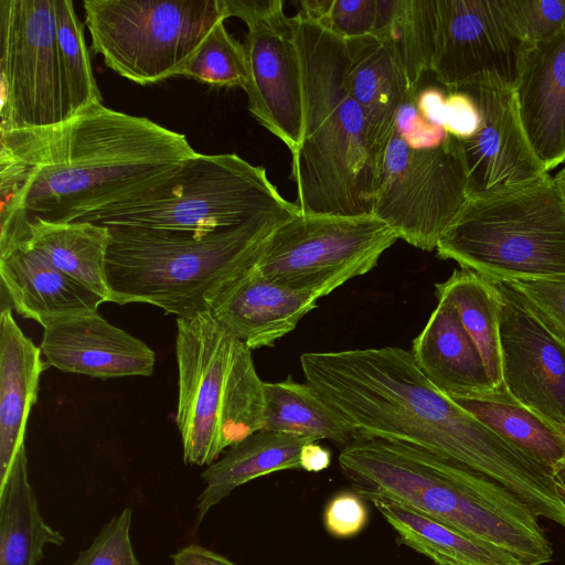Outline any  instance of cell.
Segmentation results:
<instances>
[{"mask_svg": "<svg viewBox=\"0 0 565 565\" xmlns=\"http://www.w3.org/2000/svg\"><path fill=\"white\" fill-rule=\"evenodd\" d=\"M302 79V135L290 179L303 214H373L380 170L345 82V41L292 17Z\"/></svg>", "mask_w": 565, "mask_h": 565, "instance_id": "obj_4", "label": "cell"}, {"mask_svg": "<svg viewBox=\"0 0 565 565\" xmlns=\"http://www.w3.org/2000/svg\"><path fill=\"white\" fill-rule=\"evenodd\" d=\"M0 131L72 117L56 42L54 0H0Z\"/></svg>", "mask_w": 565, "mask_h": 565, "instance_id": "obj_12", "label": "cell"}, {"mask_svg": "<svg viewBox=\"0 0 565 565\" xmlns=\"http://www.w3.org/2000/svg\"><path fill=\"white\" fill-rule=\"evenodd\" d=\"M54 11L60 66L73 117L92 105L100 104L102 94L73 1L54 0Z\"/></svg>", "mask_w": 565, "mask_h": 565, "instance_id": "obj_32", "label": "cell"}, {"mask_svg": "<svg viewBox=\"0 0 565 565\" xmlns=\"http://www.w3.org/2000/svg\"><path fill=\"white\" fill-rule=\"evenodd\" d=\"M553 180L565 205V166L553 177Z\"/></svg>", "mask_w": 565, "mask_h": 565, "instance_id": "obj_45", "label": "cell"}, {"mask_svg": "<svg viewBox=\"0 0 565 565\" xmlns=\"http://www.w3.org/2000/svg\"><path fill=\"white\" fill-rule=\"evenodd\" d=\"M446 95L437 88L418 90L417 107L420 115L430 124L443 127V110Z\"/></svg>", "mask_w": 565, "mask_h": 565, "instance_id": "obj_42", "label": "cell"}, {"mask_svg": "<svg viewBox=\"0 0 565 565\" xmlns=\"http://www.w3.org/2000/svg\"><path fill=\"white\" fill-rule=\"evenodd\" d=\"M436 252L493 280L565 277V205L553 177L469 198Z\"/></svg>", "mask_w": 565, "mask_h": 565, "instance_id": "obj_7", "label": "cell"}, {"mask_svg": "<svg viewBox=\"0 0 565 565\" xmlns=\"http://www.w3.org/2000/svg\"><path fill=\"white\" fill-rule=\"evenodd\" d=\"M457 92L475 102L479 126L460 140L469 198L512 191L548 175L523 129L513 86L483 75Z\"/></svg>", "mask_w": 565, "mask_h": 565, "instance_id": "obj_14", "label": "cell"}, {"mask_svg": "<svg viewBox=\"0 0 565 565\" xmlns=\"http://www.w3.org/2000/svg\"><path fill=\"white\" fill-rule=\"evenodd\" d=\"M47 365L40 347L22 332L11 308L4 307L0 315V483L14 460L26 454L28 419Z\"/></svg>", "mask_w": 565, "mask_h": 565, "instance_id": "obj_22", "label": "cell"}, {"mask_svg": "<svg viewBox=\"0 0 565 565\" xmlns=\"http://www.w3.org/2000/svg\"><path fill=\"white\" fill-rule=\"evenodd\" d=\"M417 94L408 93L401 103L395 120V131L412 148H433L441 145L446 130L427 121L417 107Z\"/></svg>", "mask_w": 565, "mask_h": 565, "instance_id": "obj_39", "label": "cell"}, {"mask_svg": "<svg viewBox=\"0 0 565 565\" xmlns=\"http://www.w3.org/2000/svg\"><path fill=\"white\" fill-rule=\"evenodd\" d=\"M437 30V0H377L372 34L392 52L413 92L430 71Z\"/></svg>", "mask_w": 565, "mask_h": 565, "instance_id": "obj_28", "label": "cell"}, {"mask_svg": "<svg viewBox=\"0 0 565 565\" xmlns=\"http://www.w3.org/2000/svg\"><path fill=\"white\" fill-rule=\"evenodd\" d=\"M345 47L348 90L362 110L367 141L381 172L397 109L408 93L416 92L392 52L375 35L348 40Z\"/></svg>", "mask_w": 565, "mask_h": 565, "instance_id": "obj_20", "label": "cell"}, {"mask_svg": "<svg viewBox=\"0 0 565 565\" xmlns=\"http://www.w3.org/2000/svg\"><path fill=\"white\" fill-rule=\"evenodd\" d=\"M321 296L277 284L255 266L225 284L209 301L211 316L250 350L273 347L294 331Z\"/></svg>", "mask_w": 565, "mask_h": 565, "instance_id": "obj_18", "label": "cell"}, {"mask_svg": "<svg viewBox=\"0 0 565 565\" xmlns=\"http://www.w3.org/2000/svg\"><path fill=\"white\" fill-rule=\"evenodd\" d=\"M555 479L558 486V489L562 493V497L565 501V462L561 463L555 470Z\"/></svg>", "mask_w": 565, "mask_h": 565, "instance_id": "obj_44", "label": "cell"}, {"mask_svg": "<svg viewBox=\"0 0 565 565\" xmlns=\"http://www.w3.org/2000/svg\"><path fill=\"white\" fill-rule=\"evenodd\" d=\"M377 0H301L298 15L348 41L372 34Z\"/></svg>", "mask_w": 565, "mask_h": 565, "instance_id": "obj_34", "label": "cell"}, {"mask_svg": "<svg viewBox=\"0 0 565 565\" xmlns=\"http://www.w3.org/2000/svg\"><path fill=\"white\" fill-rule=\"evenodd\" d=\"M0 276L15 311L39 323L50 317L98 310L106 302L26 243L0 254Z\"/></svg>", "mask_w": 565, "mask_h": 565, "instance_id": "obj_23", "label": "cell"}, {"mask_svg": "<svg viewBox=\"0 0 565 565\" xmlns=\"http://www.w3.org/2000/svg\"><path fill=\"white\" fill-rule=\"evenodd\" d=\"M301 213L270 182L263 167L236 153H195L167 181L82 222L205 235L267 214Z\"/></svg>", "mask_w": 565, "mask_h": 565, "instance_id": "obj_8", "label": "cell"}, {"mask_svg": "<svg viewBox=\"0 0 565 565\" xmlns=\"http://www.w3.org/2000/svg\"><path fill=\"white\" fill-rule=\"evenodd\" d=\"M311 441L317 440L263 428L231 446L202 473L205 488L198 499V524L237 487L273 472L301 469V449Z\"/></svg>", "mask_w": 565, "mask_h": 565, "instance_id": "obj_24", "label": "cell"}, {"mask_svg": "<svg viewBox=\"0 0 565 565\" xmlns=\"http://www.w3.org/2000/svg\"><path fill=\"white\" fill-rule=\"evenodd\" d=\"M227 18L247 26L244 42L249 83L248 110L292 153L302 135L303 102L292 17L282 0H223Z\"/></svg>", "mask_w": 565, "mask_h": 565, "instance_id": "obj_13", "label": "cell"}, {"mask_svg": "<svg viewBox=\"0 0 565 565\" xmlns=\"http://www.w3.org/2000/svg\"><path fill=\"white\" fill-rule=\"evenodd\" d=\"M402 544L428 557L436 565H525L499 547L466 535L381 497H370Z\"/></svg>", "mask_w": 565, "mask_h": 565, "instance_id": "obj_27", "label": "cell"}, {"mask_svg": "<svg viewBox=\"0 0 565 565\" xmlns=\"http://www.w3.org/2000/svg\"><path fill=\"white\" fill-rule=\"evenodd\" d=\"M479 126V113L472 98L465 92L446 95L443 110V128L462 140L475 134Z\"/></svg>", "mask_w": 565, "mask_h": 565, "instance_id": "obj_40", "label": "cell"}, {"mask_svg": "<svg viewBox=\"0 0 565 565\" xmlns=\"http://www.w3.org/2000/svg\"><path fill=\"white\" fill-rule=\"evenodd\" d=\"M291 214H267L205 235L111 225L106 256L109 301L149 303L177 318L209 311L207 301L253 266Z\"/></svg>", "mask_w": 565, "mask_h": 565, "instance_id": "obj_5", "label": "cell"}, {"mask_svg": "<svg viewBox=\"0 0 565 565\" xmlns=\"http://www.w3.org/2000/svg\"><path fill=\"white\" fill-rule=\"evenodd\" d=\"M131 514L126 508L114 516L70 565H141L130 541Z\"/></svg>", "mask_w": 565, "mask_h": 565, "instance_id": "obj_37", "label": "cell"}, {"mask_svg": "<svg viewBox=\"0 0 565 565\" xmlns=\"http://www.w3.org/2000/svg\"><path fill=\"white\" fill-rule=\"evenodd\" d=\"M565 347V277L504 281Z\"/></svg>", "mask_w": 565, "mask_h": 565, "instance_id": "obj_36", "label": "cell"}, {"mask_svg": "<svg viewBox=\"0 0 565 565\" xmlns=\"http://www.w3.org/2000/svg\"><path fill=\"white\" fill-rule=\"evenodd\" d=\"M339 466L364 499L381 497L525 565H543L553 547L539 516L493 479L420 448L382 438H353Z\"/></svg>", "mask_w": 565, "mask_h": 565, "instance_id": "obj_3", "label": "cell"}, {"mask_svg": "<svg viewBox=\"0 0 565 565\" xmlns=\"http://www.w3.org/2000/svg\"><path fill=\"white\" fill-rule=\"evenodd\" d=\"M217 22L206 34L181 75L217 86H237L246 90L249 83L244 44Z\"/></svg>", "mask_w": 565, "mask_h": 565, "instance_id": "obj_33", "label": "cell"}, {"mask_svg": "<svg viewBox=\"0 0 565 565\" xmlns=\"http://www.w3.org/2000/svg\"><path fill=\"white\" fill-rule=\"evenodd\" d=\"M175 355L183 460L210 466L226 448L263 429L265 382L252 350L209 311L177 318Z\"/></svg>", "mask_w": 565, "mask_h": 565, "instance_id": "obj_6", "label": "cell"}, {"mask_svg": "<svg viewBox=\"0 0 565 565\" xmlns=\"http://www.w3.org/2000/svg\"><path fill=\"white\" fill-rule=\"evenodd\" d=\"M411 353L423 374L452 399L491 396L495 390L455 308L444 300L414 339Z\"/></svg>", "mask_w": 565, "mask_h": 565, "instance_id": "obj_21", "label": "cell"}, {"mask_svg": "<svg viewBox=\"0 0 565 565\" xmlns=\"http://www.w3.org/2000/svg\"><path fill=\"white\" fill-rule=\"evenodd\" d=\"M513 89L526 138L548 172L565 161V25L527 46Z\"/></svg>", "mask_w": 565, "mask_h": 565, "instance_id": "obj_19", "label": "cell"}, {"mask_svg": "<svg viewBox=\"0 0 565 565\" xmlns=\"http://www.w3.org/2000/svg\"><path fill=\"white\" fill-rule=\"evenodd\" d=\"M364 500L356 491H342L333 495L323 512V524L327 532L337 539H350L358 535L369 520Z\"/></svg>", "mask_w": 565, "mask_h": 565, "instance_id": "obj_38", "label": "cell"}, {"mask_svg": "<svg viewBox=\"0 0 565 565\" xmlns=\"http://www.w3.org/2000/svg\"><path fill=\"white\" fill-rule=\"evenodd\" d=\"M499 294L502 384L520 405L565 434V347L507 282Z\"/></svg>", "mask_w": 565, "mask_h": 565, "instance_id": "obj_16", "label": "cell"}, {"mask_svg": "<svg viewBox=\"0 0 565 565\" xmlns=\"http://www.w3.org/2000/svg\"><path fill=\"white\" fill-rule=\"evenodd\" d=\"M40 344L45 362L64 373L107 380L149 376L156 354L143 341L104 319L98 310L44 319Z\"/></svg>", "mask_w": 565, "mask_h": 565, "instance_id": "obj_17", "label": "cell"}, {"mask_svg": "<svg viewBox=\"0 0 565 565\" xmlns=\"http://www.w3.org/2000/svg\"><path fill=\"white\" fill-rule=\"evenodd\" d=\"M438 300L450 303L477 347L495 390H503L499 333L500 300L494 282L472 270H454L435 285Z\"/></svg>", "mask_w": 565, "mask_h": 565, "instance_id": "obj_29", "label": "cell"}, {"mask_svg": "<svg viewBox=\"0 0 565 565\" xmlns=\"http://www.w3.org/2000/svg\"><path fill=\"white\" fill-rule=\"evenodd\" d=\"M196 151L182 134L92 105L45 128L0 131V254L35 220L76 222L170 179Z\"/></svg>", "mask_w": 565, "mask_h": 565, "instance_id": "obj_1", "label": "cell"}, {"mask_svg": "<svg viewBox=\"0 0 565 565\" xmlns=\"http://www.w3.org/2000/svg\"><path fill=\"white\" fill-rule=\"evenodd\" d=\"M92 50L139 85L181 75L221 20L223 0H85Z\"/></svg>", "mask_w": 565, "mask_h": 565, "instance_id": "obj_9", "label": "cell"}, {"mask_svg": "<svg viewBox=\"0 0 565 565\" xmlns=\"http://www.w3.org/2000/svg\"><path fill=\"white\" fill-rule=\"evenodd\" d=\"M502 18L526 45L555 35L565 25V0H497Z\"/></svg>", "mask_w": 565, "mask_h": 565, "instance_id": "obj_35", "label": "cell"}, {"mask_svg": "<svg viewBox=\"0 0 565 565\" xmlns=\"http://www.w3.org/2000/svg\"><path fill=\"white\" fill-rule=\"evenodd\" d=\"M527 46L505 24L497 0H437L430 72L450 92L483 75L514 86Z\"/></svg>", "mask_w": 565, "mask_h": 565, "instance_id": "obj_15", "label": "cell"}, {"mask_svg": "<svg viewBox=\"0 0 565 565\" xmlns=\"http://www.w3.org/2000/svg\"><path fill=\"white\" fill-rule=\"evenodd\" d=\"M397 239L374 214L299 213L273 232L254 266L277 284L324 297L372 270Z\"/></svg>", "mask_w": 565, "mask_h": 565, "instance_id": "obj_10", "label": "cell"}, {"mask_svg": "<svg viewBox=\"0 0 565 565\" xmlns=\"http://www.w3.org/2000/svg\"><path fill=\"white\" fill-rule=\"evenodd\" d=\"M469 199L460 140L447 135L433 148L409 147L399 135L387 147L373 214L412 246L431 252Z\"/></svg>", "mask_w": 565, "mask_h": 565, "instance_id": "obj_11", "label": "cell"}, {"mask_svg": "<svg viewBox=\"0 0 565 565\" xmlns=\"http://www.w3.org/2000/svg\"><path fill=\"white\" fill-rule=\"evenodd\" d=\"M305 380L353 438L404 443L493 479L542 513L555 501L554 470L439 391L397 347L306 352Z\"/></svg>", "mask_w": 565, "mask_h": 565, "instance_id": "obj_2", "label": "cell"}, {"mask_svg": "<svg viewBox=\"0 0 565 565\" xmlns=\"http://www.w3.org/2000/svg\"><path fill=\"white\" fill-rule=\"evenodd\" d=\"M173 565H236L203 546L190 544L172 555Z\"/></svg>", "mask_w": 565, "mask_h": 565, "instance_id": "obj_41", "label": "cell"}, {"mask_svg": "<svg viewBox=\"0 0 565 565\" xmlns=\"http://www.w3.org/2000/svg\"><path fill=\"white\" fill-rule=\"evenodd\" d=\"M331 463V452L328 448L311 441L305 445L300 454V468L308 472H319Z\"/></svg>", "mask_w": 565, "mask_h": 565, "instance_id": "obj_43", "label": "cell"}, {"mask_svg": "<svg viewBox=\"0 0 565 565\" xmlns=\"http://www.w3.org/2000/svg\"><path fill=\"white\" fill-rule=\"evenodd\" d=\"M454 401L553 470L565 462V434L520 405L504 388L488 397Z\"/></svg>", "mask_w": 565, "mask_h": 565, "instance_id": "obj_31", "label": "cell"}, {"mask_svg": "<svg viewBox=\"0 0 565 565\" xmlns=\"http://www.w3.org/2000/svg\"><path fill=\"white\" fill-rule=\"evenodd\" d=\"M25 242L62 273L109 301L106 256L109 228L90 222L51 223L35 220Z\"/></svg>", "mask_w": 565, "mask_h": 565, "instance_id": "obj_25", "label": "cell"}, {"mask_svg": "<svg viewBox=\"0 0 565 565\" xmlns=\"http://www.w3.org/2000/svg\"><path fill=\"white\" fill-rule=\"evenodd\" d=\"M264 429L296 434L315 440L328 439L342 447L353 434L341 417L307 382L291 376L265 382Z\"/></svg>", "mask_w": 565, "mask_h": 565, "instance_id": "obj_30", "label": "cell"}, {"mask_svg": "<svg viewBox=\"0 0 565 565\" xmlns=\"http://www.w3.org/2000/svg\"><path fill=\"white\" fill-rule=\"evenodd\" d=\"M64 541L40 513L23 454L0 483V565H36L46 544L62 545Z\"/></svg>", "mask_w": 565, "mask_h": 565, "instance_id": "obj_26", "label": "cell"}]
</instances>
